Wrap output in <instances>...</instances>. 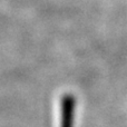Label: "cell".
I'll use <instances>...</instances> for the list:
<instances>
[{"label": "cell", "instance_id": "1", "mask_svg": "<svg viewBox=\"0 0 127 127\" xmlns=\"http://www.w3.org/2000/svg\"><path fill=\"white\" fill-rule=\"evenodd\" d=\"M75 98L71 95H65L62 98V127H72L74 125Z\"/></svg>", "mask_w": 127, "mask_h": 127}]
</instances>
